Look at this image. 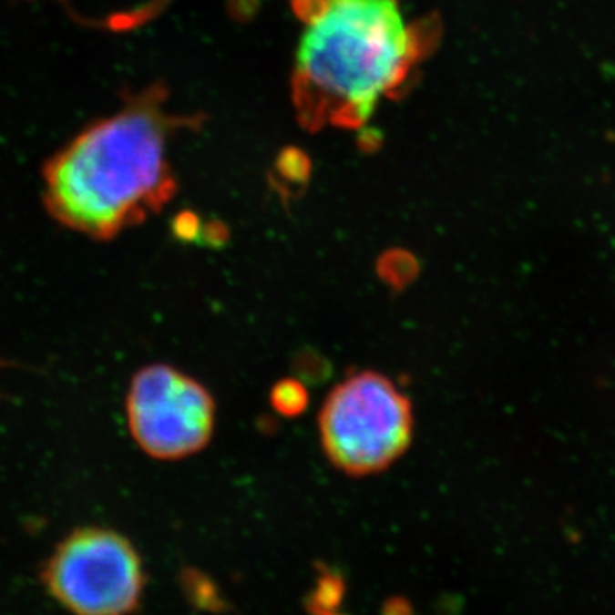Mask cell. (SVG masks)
Returning <instances> with one entry per match:
<instances>
[{
	"mask_svg": "<svg viewBox=\"0 0 615 615\" xmlns=\"http://www.w3.org/2000/svg\"><path fill=\"white\" fill-rule=\"evenodd\" d=\"M41 579L55 600L84 615L136 612L146 585L136 547L99 527L67 535L46 560Z\"/></svg>",
	"mask_w": 615,
	"mask_h": 615,
	"instance_id": "obj_4",
	"label": "cell"
},
{
	"mask_svg": "<svg viewBox=\"0 0 615 615\" xmlns=\"http://www.w3.org/2000/svg\"><path fill=\"white\" fill-rule=\"evenodd\" d=\"M181 125L156 89L93 123L45 166L48 212L95 240H111L158 212L177 190L168 142Z\"/></svg>",
	"mask_w": 615,
	"mask_h": 615,
	"instance_id": "obj_1",
	"label": "cell"
},
{
	"mask_svg": "<svg viewBox=\"0 0 615 615\" xmlns=\"http://www.w3.org/2000/svg\"><path fill=\"white\" fill-rule=\"evenodd\" d=\"M380 275L388 286L402 289L409 286L417 275V263L404 251H392L388 253L380 263Z\"/></svg>",
	"mask_w": 615,
	"mask_h": 615,
	"instance_id": "obj_9",
	"label": "cell"
},
{
	"mask_svg": "<svg viewBox=\"0 0 615 615\" xmlns=\"http://www.w3.org/2000/svg\"><path fill=\"white\" fill-rule=\"evenodd\" d=\"M197 232V219L181 218L178 220L177 234L179 238H193Z\"/></svg>",
	"mask_w": 615,
	"mask_h": 615,
	"instance_id": "obj_10",
	"label": "cell"
},
{
	"mask_svg": "<svg viewBox=\"0 0 615 615\" xmlns=\"http://www.w3.org/2000/svg\"><path fill=\"white\" fill-rule=\"evenodd\" d=\"M308 402H310L308 390L300 380L286 378L273 384L271 404L273 410H277L281 415L296 417L306 410Z\"/></svg>",
	"mask_w": 615,
	"mask_h": 615,
	"instance_id": "obj_8",
	"label": "cell"
},
{
	"mask_svg": "<svg viewBox=\"0 0 615 615\" xmlns=\"http://www.w3.org/2000/svg\"><path fill=\"white\" fill-rule=\"evenodd\" d=\"M345 593V585L339 573L325 569L316 578L312 593L306 599V607L314 614L339 612Z\"/></svg>",
	"mask_w": 615,
	"mask_h": 615,
	"instance_id": "obj_6",
	"label": "cell"
},
{
	"mask_svg": "<svg viewBox=\"0 0 615 615\" xmlns=\"http://www.w3.org/2000/svg\"><path fill=\"white\" fill-rule=\"evenodd\" d=\"M318 429L333 466L353 477L378 474L409 450L412 404L390 378L361 371L330 392Z\"/></svg>",
	"mask_w": 615,
	"mask_h": 615,
	"instance_id": "obj_3",
	"label": "cell"
},
{
	"mask_svg": "<svg viewBox=\"0 0 615 615\" xmlns=\"http://www.w3.org/2000/svg\"><path fill=\"white\" fill-rule=\"evenodd\" d=\"M302 23L292 101L302 127L357 128L407 79L421 38L400 0H292Z\"/></svg>",
	"mask_w": 615,
	"mask_h": 615,
	"instance_id": "obj_2",
	"label": "cell"
},
{
	"mask_svg": "<svg viewBox=\"0 0 615 615\" xmlns=\"http://www.w3.org/2000/svg\"><path fill=\"white\" fill-rule=\"evenodd\" d=\"M181 588L195 607L204 610H224V600L219 595L218 587L204 573L195 569L183 571Z\"/></svg>",
	"mask_w": 615,
	"mask_h": 615,
	"instance_id": "obj_7",
	"label": "cell"
},
{
	"mask_svg": "<svg viewBox=\"0 0 615 615\" xmlns=\"http://www.w3.org/2000/svg\"><path fill=\"white\" fill-rule=\"evenodd\" d=\"M127 417L137 445L158 460H181L209 445L216 402L202 383L168 364L136 373L127 394Z\"/></svg>",
	"mask_w": 615,
	"mask_h": 615,
	"instance_id": "obj_5",
	"label": "cell"
}]
</instances>
